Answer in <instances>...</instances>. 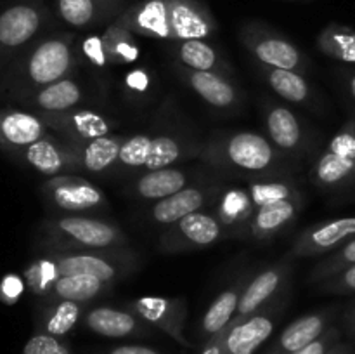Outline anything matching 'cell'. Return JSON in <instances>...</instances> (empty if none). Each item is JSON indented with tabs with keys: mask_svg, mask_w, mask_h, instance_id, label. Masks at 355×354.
Listing matches in <instances>:
<instances>
[{
	"mask_svg": "<svg viewBox=\"0 0 355 354\" xmlns=\"http://www.w3.org/2000/svg\"><path fill=\"white\" fill-rule=\"evenodd\" d=\"M76 54H78V61L87 62L96 69H104L111 66L106 54V47H104L103 33L87 35L80 42L76 40Z\"/></svg>",
	"mask_w": 355,
	"mask_h": 354,
	"instance_id": "obj_40",
	"label": "cell"
},
{
	"mask_svg": "<svg viewBox=\"0 0 355 354\" xmlns=\"http://www.w3.org/2000/svg\"><path fill=\"white\" fill-rule=\"evenodd\" d=\"M288 305V292L255 314L231 323L224 333V354H255L267 342Z\"/></svg>",
	"mask_w": 355,
	"mask_h": 354,
	"instance_id": "obj_13",
	"label": "cell"
},
{
	"mask_svg": "<svg viewBox=\"0 0 355 354\" xmlns=\"http://www.w3.org/2000/svg\"><path fill=\"white\" fill-rule=\"evenodd\" d=\"M38 250L87 252L130 246L128 236L116 222L87 214H61L45 219L38 229Z\"/></svg>",
	"mask_w": 355,
	"mask_h": 354,
	"instance_id": "obj_3",
	"label": "cell"
},
{
	"mask_svg": "<svg viewBox=\"0 0 355 354\" xmlns=\"http://www.w3.org/2000/svg\"><path fill=\"white\" fill-rule=\"evenodd\" d=\"M203 142L196 135L182 130H165L156 134L125 135L113 172L116 176H137L149 170L173 167L198 158Z\"/></svg>",
	"mask_w": 355,
	"mask_h": 354,
	"instance_id": "obj_4",
	"label": "cell"
},
{
	"mask_svg": "<svg viewBox=\"0 0 355 354\" xmlns=\"http://www.w3.org/2000/svg\"><path fill=\"white\" fill-rule=\"evenodd\" d=\"M23 278L26 281L28 290L38 298L47 297L49 292L55 285V281L61 278L55 260L52 253H42L40 257H35L23 271Z\"/></svg>",
	"mask_w": 355,
	"mask_h": 354,
	"instance_id": "obj_38",
	"label": "cell"
},
{
	"mask_svg": "<svg viewBox=\"0 0 355 354\" xmlns=\"http://www.w3.org/2000/svg\"><path fill=\"white\" fill-rule=\"evenodd\" d=\"M26 281H24L23 274L9 273L3 278H0V302L7 305H12L23 297L24 290H26Z\"/></svg>",
	"mask_w": 355,
	"mask_h": 354,
	"instance_id": "obj_43",
	"label": "cell"
},
{
	"mask_svg": "<svg viewBox=\"0 0 355 354\" xmlns=\"http://www.w3.org/2000/svg\"><path fill=\"white\" fill-rule=\"evenodd\" d=\"M318 292L329 295H350L355 294V264L347 267V269L340 271L335 276L328 278V280L321 281L315 285Z\"/></svg>",
	"mask_w": 355,
	"mask_h": 354,
	"instance_id": "obj_42",
	"label": "cell"
},
{
	"mask_svg": "<svg viewBox=\"0 0 355 354\" xmlns=\"http://www.w3.org/2000/svg\"><path fill=\"white\" fill-rule=\"evenodd\" d=\"M125 89L132 94H146L149 90V85H151V75H149L146 69L135 68L130 69V71L125 75L123 78Z\"/></svg>",
	"mask_w": 355,
	"mask_h": 354,
	"instance_id": "obj_44",
	"label": "cell"
},
{
	"mask_svg": "<svg viewBox=\"0 0 355 354\" xmlns=\"http://www.w3.org/2000/svg\"><path fill=\"white\" fill-rule=\"evenodd\" d=\"M52 134L37 113L21 108H0V151L12 158L16 153Z\"/></svg>",
	"mask_w": 355,
	"mask_h": 354,
	"instance_id": "obj_22",
	"label": "cell"
},
{
	"mask_svg": "<svg viewBox=\"0 0 355 354\" xmlns=\"http://www.w3.org/2000/svg\"><path fill=\"white\" fill-rule=\"evenodd\" d=\"M342 82L345 85L347 94L352 101H355V69H347L342 73Z\"/></svg>",
	"mask_w": 355,
	"mask_h": 354,
	"instance_id": "obj_47",
	"label": "cell"
},
{
	"mask_svg": "<svg viewBox=\"0 0 355 354\" xmlns=\"http://www.w3.org/2000/svg\"><path fill=\"white\" fill-rule=\"evenodd\" d=\"M118 21L137 37L170 42L168 0H137L127 6Z\"/></svg>",
	"mask_w": 355,
	"mask_h": 354,
	"instance_id": "obj_28",
	"label": "cell"
},
{
	"mask_svg": "<svg viewBox=\"0 0 355 354\" xmlns=\"http://www.w3.org/2000/svg\"><path fill=\"white\" fill-rule=\"evenodd\" d=\"M12 158L45 177L75 174L78 170L75 155L69 149L68 142L54 132L21 149Z\"/></svg>",
	"mask_w": 355,
	"mask_h": 354,
	"instance_id": "obj_20",
	"label": "cell"
},
{
	"mask_svg": "<svg viewBox=\"0 0 355 354\" xmlns=\"http://www.w3.org/2000/svg\"><path fill=\"white\" fill-rule=\"evenodd\" d=\"M239 40L257 65L291 69L307 75L311 59L286 35L279 33L262 21H246L239 28Z\"/></svg>",
	"mask_w": 355,
	"mask_h": 354,
	"instance_id": "obj_7",
	"label": "cell"
},
{
	"mask_svg": "<svg viewBox=\"0 0 355 354\" xmlns=\"http://www.w3.org/2000/svg\"><path fill=\"white\" fill-rule=\"evenodd\" d=\"M38 117L55 135L64 141H89V139L103 137L118 127L114 118L80 106L59 113H40Z\"/></svg>",
	"mask_w": 355,
	"mask_h": 354,
	"instance_id": "obj_19",
	"label": "cell"
},
{
	"mask_svg": "<svg viewBox=\"0 0 355 354\" xmlns=\"http://www.w3.org/2000/svg\"><path fill=\"white\" fill-rule=\"evenodd\" d=\"M211 210L220 219L232 238H250V226L255 214V205L250 189L225 186L220 196L211 205Z\"/></svg>",
	"mask_w": 355,
	"mask_h": 354,
	"instance_id": "obj_31",
	"label": "cell"
},
{
	"mask_svg": "<svg viewBox=\"0 0 355 354\" xmlns=\"http://www.w3.org/2000/svg\"><path fill=\"white\" fill-rule=\"evenodd\" d=\"M125 307L141 316L151 328L166 333L179 346L191 349L193 344L186 337L187 302L184 297H158L142 295L125 302Z\"/></svg>",
	"mask_w": 355,
	"mask_h": 354,
	"instance_id": "obj_15",
	"label": "cell"
},
{
	"mask_svg": "<svg viewBox=\"0 0 355 354\" xmlns=\"http://www.w3.org/2000/svg\"><path fill=\"white\" fill-rule=\"evenodd\" d=\"M170 42L208 38L217 33L218 23L203 0H168Z\"/></svg>",
	"mask_w": 355,
	"mask_h": 354,
	"instance_id": "obj_23",
	"label": "cell"
},
{
	"mask_svg": "<svg viewBox=\"0 0 355 354\" xmlns=\"http://www.w3.org/2000/svg\"><path fill=\"white\" fill-rule=\"evenodd\" d=\"M326 354H355V349L352 346H349V344L338 342L335 347H333V349H329Z\"/></svg>",
	"mask_w": 355,
	"mask_h": 354,
	"instance_id": "obj_49",
	"label": "cell"
},
{
	"mask_svg": "<svg viewBox=\"0 0 355 354\" xmlns=\"http://www.w3.org/2000/svg\"><path fill=\"white\" fill-rule=\"evenodd\" d=\"M44 0H12L0 7V76L51 24Z\"/></svg>",
	"mask_w": 355,
	"mask_h": 354,
	"instance_id": "obj_6",
	"label": "cell"
},
{
	"mask_svg": "<svg viewBox=\"0 0 355 354\" xmlns=\"http://www.w3.org/2000/svg\"><path fill=\"white\" fill-rule=\"evenodd\" d=\"M78 62L75 33L42 35L0 76V99L21 103L42 87L71 76Z\"/></svg>",
	"mask_w": 355,
	"mask_h": 354,
	"instance_id": "obj_1",
	"label": "cell"
},
{
	"mask_svg": "<svg viewBox=\"0 0 355 354\" xmlns=\"http://www.w3.org/2000/svg\"><path fill=\"white\" fill-rule=\"evenodd\" d=\"M85 101V92L82 85L71 76L58 80L54 83L42 87L31 96L24 97L17 106L31 111V113H59V111L78 108Z\"/></svg>",
	"mask_w": 355,
	"mask_h": 354,
	"instance_id": "obj_32",
	"label": "cell"
},
{
	"mask_svg": "<svg viewBox=\"0 0 355 354\" xmlns=\"http://www.w3.org/2000/svg\"><path fill=\"white\" fill-rule=\"evenodd\" d=\"M198 158L211 170L248 180L288 176V158L267 135L252 130L215 132L203 142Z\"/></svg>",
	"mask_w": 355,
	"mask_h": 354,
	"instance_id": "obj_2",
	"label": "cell"
},
{
	"mask_svg": "<svg viewBox=\"0 0 355 354\" xmlns=\"http://www.w3.org/2000/svg\"><path fill=\"white\" fill-rule=\"evenodd\" d=\"M172 54L184 68L234 76V68L227 58L207 38L172 42Z\"/></svg>",
	"mask_w": 355,
	"mask_h": 354,
	"instance_id": "obj_33",
	"label": "cell"
},
{
	"mask_svg": "<svg viewBox=\"0 0 355 354\" xmlns=\"http://www.w3.org/2000/svg\"><path fill=\"white\" fill-rule=\"evenodd\" d=\"M104 354H163L155 347L139 346V344H127V346H116L107 349Z\"/></svg>",
	"mask_w": 355,
	"mask_h": 354,
	"instance_id": "obj_45",
	"label": "cell"
},
{
	"mask_svg": "<svg viewBox=\"0 0 355 354\" xmlns=\"http://www.w3.org/2000/svg\"><path fill=\"white\" fill-rule=\"evenodd\" d=\"M343 323H345V330L350 337L355 340V304L343 316Z\"/></svg>",
	"mask_w": 355,
	"mask_h": 354,
	"instance_id": "obj_48",
	"label": "cell"
},
{
	"mask_svg": "<svg viewBox=\"0 0 355 354\" xmlns=\"http://www.w3.org/2000/svg\"><path fill=\"white\" fill-rule=\"evenodd\" d=\"M45 203L59 214H87L107 207L104 191L76 174L47 177L40 186Z\"/></svg>",
	"mask_w": 355,
	"mask_h": 354,
	"instance_id": "obj_12",
	"label": "cell"
},
{
	"mask_svg": "<svg viewBox=\"0 0 355 354\" xmlns=\"http://www.w3.org/2000/svg\"><path fill=\"white\" fill-rule=\"evenodd\" d=\"M200 354H224V333H217L210 340L201 344Z\"/></svg>",
	"mask_w": 355,
	"mask_h": 354,
	"instance_id": "obj_46",
	"label": "cell"
},
{
	"mask_svg": "<svg viewBox=\"0 0 355 354\" xmlns=\"http://www.w3.org/2000/svg\"><path fill=\"white\" fill-rule=\"evenodd\" d=\"M123 141L125 135L107 134L103 135V137L89 139V141L66 142H68L69 149L75 155L78 170L103 176V174L113 172Z\"/></svg>",
	"mask_w": 355,
	"mask_h": 354,
	"instance_id": "obj_29",
	"label": "cell"
},
{
	"mask_svg": "<svg viewBox=\"0 0 355 354\" xmlns=\"http://www.w3.org/2000/svg\"><path fill=\"white\" fill-rule=\"evenodd\" d=\"M103 42L111 66L134 65V62H137L139 56H141L137 35L127 30L118 19L104 28Z\"/></svg>",
	"mask_w": 355,
	"mask_h": 354,
	"instance_id": "obj_36",
	"label": "cell"
},
{
	"mask_svg": "<svg viewBox=\"0 0 355 354\" xmlns=\"http://www.w3.org/2000/svg\"><path fill=\"white\" fill-rule=\"evenodd\" d=\"M250 194L255 205L250 238L270 242L297 222L304 208V194L290 176L250 180Z\"/></svg>",
	"mask_w": 355,
	"mask_h": 354,
	"instance_id": "obj_5",
	"label": "cell"
},
{
	"mask_svg": "<svg viewBox=\"0 0 355 354\" xmlns=\"http://www.w3.org/2000/svg\"><path fill=\"white\" fill-rule=\"evenodd\" d=\"M229 238H232V235L225 229L215 212L211 208H205L166 226L159 235L158 246L159 252L173 255V253H184L191 250L208 248Z\"/></svg>",
	"mask_w": 355,
	"mask_h": 354,
	"instance_id": "obj_10",
	"label": "cell"
},
{
	"mask_svg": "<svg viewBox=\"0 0 355 354\" xmlns=\"http://www.w3.org/2000/svg\"><path fill=\"white\" fill-rule=\"evenodd\" d=\"M355 264V238L347 242L345 245L340 246L335 252L328 253L321 262L315 264L312 267L311 274H309V283L319 285L321 281L328 280V278L335 276L340 271L347 269V267Z\"/></svg>",
	"mask_w": 355,
	"mask_h": 354,
	"instance_id": "obj_39",
	"label": "cell"
},
{
	"mask_svg": "<svg viewBox=\"0 0 355 354\" xmlns=\"http://www.w3.org/2000/svg\"><path fill=\"white\" fill-rule=\"evenodd\" d=\"M252 274L253 271L241 273L211 301V304L208 305L203 318H201L200 328H198V339L201 340V344L210 340L211 337H215L231 325V321L236 316V311H238L243 290H245Z\"/></svg>",
	"mask_w": 355,
	"mask_h": 354,
	"instance_id": "obj_27",
	"label": "cell"
},
{
	"mask_svg": "<svg viewBox=\"0 0 355 354\" xmlns=\"http://www.w3.org/2000/svg\"><path fill=\"white\" fill-rule=\"evenodd\" d=\"M21 354H73L71 347L58 337L45 335V333H33L30 340L24 344Z\"/></svg>",
	"mask_w": 355,
	"mask_h": 354,
	"instance_id": "obj_41",
	"label": "cell"
},
{
	"mask_svg": "<svg viewBox=\"0 0 355 354\" xmlns=\"http://www.w3.org/2000/svg\"><path fill=\"white\" fill-rule=\"evenodd\" d=\"M224 187L225 186L220 180L187 186L184 187L182 191H179V193L172 194V196L153 201L146 217H148V221H151L153 224L166 228V226L173 224V222L186 217V215L193 214V212L211 208V205H214L215 200L220 196Z\"/></svg>",
	"mask_w": 355,
	"mask_h": 354,
	"instance_id": "obj_17",
	"label": "cell"
},
{
	"mask_svg": "<svg viewBox=\"0 0 355 354\" xmlns=\"http://www.w3.org/2000/svg\"><path fill=\"white\" fill-rule=\"evenodd\" d=\"M266 135L274 148L288 160H302L312 153L315 135L309 132L307 125L286 104L272 99L260 103Z\"/></svg>",
	"mask_w": 355,
	"mask_h": 354,
	"instance_id": "obj_11",
	"label": "cell"
},
{
	"mask_svg": "<svg viewBox=\"0 0 355 354\" xmlns=\"http://www.w3.org/2000/svg\"><path fill=\"white\" fill-rule=\"evenodd\" d=\"M35 312V333L62 339L73 332L82 321L89 304L75 301H59V298H38Z\"/></svg>",
	"mask_w": 355,
	"mask_h": 354,
	"instance_id": "obj_30",
	"label": "cell"
},
{
	"mask_svg": "<svg viewBox=\"0 0 355 354\" xmlns=\"http://www.w3.org/2000/svg\"><path fill=\"white\" fill-rule=\"evenodd\" d=\"M127 9V0H55V14L78 30L107 26Z\"/></svg>",
	"mask_w": 355,
	"mask_h": 354,
	"instance_id": "obj_26",
	"label": "cell"
},
{
	"mask_svg": "<svg viewBox=\"0 0 355 354\" xmlns=\"http://www.w3.org/2000/svg\"><path fill=\"white\" fill-rule=\"evenodd\" d=\"M291 260L293 259L286 257V259L269 264L257 274H252L245 290H243L238 311H236L234 319L231 323H238L248 316L255 314L257 311L272 304L276 298L286 294L288 288H290L291 274H293Z\"/></svg>",
	"mask_w": 355,
	"mask_h": 354,
	"instance_id": "obj_14",
	"label": "cell"
},
{
	"mask_svg": "<svg viewBox=\"0 0 355 354\" xmlns=\"http://www.w3.org/2000/svg\"><path fill=\"white\" fill-rule=\"evenodd\" d=\"M352 238H355V215L315 222L295 238L288 257L307 259V257L328 255Z\"/></svg>",
	"mask_w": 355,
	"mask_h": 354,
	"instance_id": "obj_18",
	"label": "cell"
},
{
	"mask_svg": "<svg viewBox=\"0 0 355 354\" xmlns=\"http://www.w3.org/2000/svg\"><path fill=\"white\" fill-rule=\"evenodd\" d=\"M315 47L335 61L355 65V30L340 23H329L315 38Z\"/></svg>",
	"mask_w": 355,
	"mask_h": 354,
	"instance_id": "obj_37",
	"label": "cell"
},
{
	"mask_svg": "<svg viewBox=\"0 0 355 354\" xmlns=\"http://www.w3.org/2000/svg\"><path fill=\"white\" fill-rule=\"evenodd\" d=\"M134 179L125 186V193L144 201H158L179 193L184 187L200 183H215L217 176L207 177L200 170H187L182 167H165L132 176Z\"/></svg>",
	"mask_w": 355,
	"mask_h": 354,
	"instance_id": "obj_16",
	"label": "cell"
},
{
	"mask_svg": "<svg viewBox=\"0 0 355 354\" xmlns=\"http://www.w3.org/2000/svg\"><path fill=\"white\" fill-rule=\"evenodd\" d=\"M179 75L193 92H196L215 110L236 111L245 99V94L232 76L211 71H196L184 66H179Z\"/></svg>",
	"mask_w": 355,
	"mask_h": 354,
	"instance_id": "obj_21",
	"label": "cell"
},
{
	"mask_svg": "<svg viewBox=\"0 0 355 354\" xmlns=\"http://www.w3.org/2000/svg\"><path fill=\"white\" fill-rule=\"evenodd\" d=\"M59 274L99 278V280L118 283L132 276L141 267V257L130 246L111 250H87V252H52Z\"/></svg>",
	"mask_w": 355,
	"mask_h": 354,
	"instance_id": "obj_8",
	"label": "cell"
},
{
	"mask_svg": "<svg viewBox=\"0 0 355 354\" xmlns=\"http://www.w3.org/2000/svg\"><path fill=\"white\" fill-rule=\"evenodd\" d=\"M338 307H324L319 311L307 312L291 321L276 340L262 354H295L307 347L333 326Z\"/></svg>",
	"mask_w": 355,
	"mask_h": 354,
	"instance_id": "obj_25",
	"label": "cell"
},
{
	"mask_svg": "<svg viewBox=\"0 0 355 354\" xmlns=\"http://www.w3.org/2000/svg\"><path fill=\"white\" fill-rule=\"evenodd\" d=\"M116 283L99 280V278L83 276V274H73V276H62L55 281L47 297L42 298H59V301H75L83 304H92L97 298L111 294Z\"/></svg>",
	"mask_w": 355,
	"mask_h": 354,
	"instance_id": "obj_35",
	"label": "cell"
},
{
	"mask_svg": "<svg viewBox=\"0 0 355 354\" xmlns=\"http://www.w3.org/2000/svg\"><path fill=\"white\" fill-rule=\"evenodd\" d=\"M83 326L92 333L107 339H130L149 335L151 326L128 307L89 305L82 318Z\"/></svg>",
	"mask_w": 355,
	"mask_h": 354,
	"instance_id": "obj_24",
	"label": "cell"
},
{
	"mask_svg": "<svg viewBox=\"0 0 355 354\" xmlns=\"http://www.w3.org/2000/svg\"><path fill=\"white\" fill-rule=\"evenodd\" d=\"M311 180L324 191L355 186V117L340 127L312 163Z\"/></svg>",
	"mask_w": 355,
	"mask_h": 354,
	"instance_id": "obj_9",
	"label": "cell"
},
{
	"mask_svg": "<svg viewBox=\"0 0 355 354\" xmlns=\"http://www.w3.org/2000/svg\"><path fill=\"white\" fill-rule=\"evenodd\" d=\"M260 78L276 96L291 104H315L318 94L309 83L307 76L291 69L272 68V66L257 65Z\"/></svg>",
	"mask_w": 355,
	"mask_h": 354,
	"instance_id": "obj_34",
	"label": "cell"
}]
</instances>
